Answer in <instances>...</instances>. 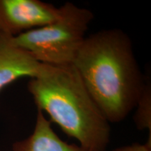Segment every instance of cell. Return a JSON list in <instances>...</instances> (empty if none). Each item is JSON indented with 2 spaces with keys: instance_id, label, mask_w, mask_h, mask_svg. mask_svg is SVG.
Segmentation results:
<instances>
[{
  "instance_id": "6da1fadb",
  "label": "cell",
  "mask_w": 151,
  "mask_h": 151,
  "mask_svg": "<svg viewBox=\"0 0 151 151\" xmlns=\"http://www.w3.org/2000/svg\"><path fill=\"white\" fill-rule=\"evenodd\" d=\"M72 65L109 123L122 121L135 108L146 82L132 41L122 30L86 37Z\"/></svg>"
},
{
  "instance_id": "7a4b0ae2",
  "label": "cell",
  "mask_w": 151,
  "mask_h": 151,
  "mask_svg": "<svg viewBox=\"0 0 151 151\" xmlns=\"http://www.w3.org/2000/svg\"><path fill=\"white\" fill-rule=\"evenodd\" d=\"M27 88L38 110L46 112L65 134L90 151H105L109 122L90 96L73 65L43 64Z\"/></svg>"
},
{
  "instance_id": "3957f363",
  "label": "cell",
  "mask_w": 151,
  "mask_h": 151,
  "mask_svg": "<svg viewBox=\"0 0 151 151\" xmlns=\"http://www.w3.org/2000/svg\"><path fill=\"white\" fill-rule=\"evenodd\" d=\"M93 18L88 9L67 2L60 7L59 18L51 23L15 37L0 35L11 46L27 52L40 63L69 65L86 39Z\"/></svg>"
},
{
  "instance_id": "277c9868",
  "label": "cell",
  "mask_w": 151,
  "mask_h": 151,
  "mask_svg": "<svg viewBox=\"0 0 151 151\" xmlns=\"http://www.w3.org/2000/svg\"><path fill=\"white\" fill-rule=\"evenodd\" d=\"M60 7L39 0H0V35L15 37L59 18Z\"/></svg>"
},
{
  "instance_id": "5b68a950",
  "label": "cell",
  "mask_w": 151,
  "mask_h": 151,
  "mask_svg": "<svg viewBox=\"0 0 151 151\" xmlns=\"http://www.w3.org/2000/svg\"><path fill=\"white\" fill-rule=\"evenodd\" d=\"M43 64L21 49L11 46L0 35V92L22 77H37Z\"/></svg>"
},
{
  "instance_id": "8992f818",
  "label": "cell",
  "mask_w": 151,
  "mask_h": 151,
  "mask_svg": "<svg viewBox=\"0 0 151 151\" xmlns=\"http://www.w3.org/2000/svg\"><path fill=\"white\" fill-rule=\"evenodd\" d=\"M12 151H90L81 146L62 141L51 127L43 112L38 110L35 129L31 135L13 144Z\"/></svg>"
},
{
  "instance_id": "52a82bcc",
  "label": "cell",
  "mask_w": 151,
  "mask_h": 151,
  "mask_svg": "<svg viewBox=\"0 0 151 151\" xmlns=\"http://www.w3.org/2000/svg\"><path fill=\"white\" fill-rule=\"evenodd\" d=\"M135 108L134 122L139 129L149 130V142H151V88L150 82L145 87L138 100Z\"/></svg>"
},
{
  "instance_id": "ba28073f",
  "label": "cell",
  "mask_w": 151,
  "mask_h": 151,
  "mask_svg": "<svg viewBox=\"0 0 151 151\" xmlns=\"http://www.w3.org/2000/svg\"><path fill=\"white\" fill-rule=\"evenodd\" d=\"M112 151H151V143L147 142L145 144H140L136 143L129 146L120 147Z\"/></svg>"
}]
</instances>
